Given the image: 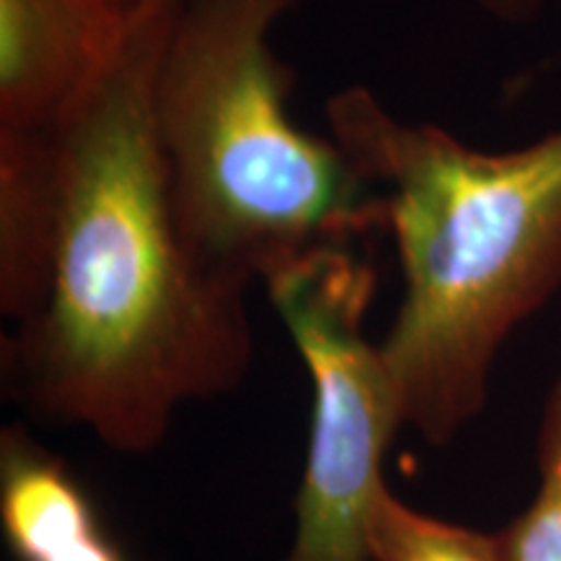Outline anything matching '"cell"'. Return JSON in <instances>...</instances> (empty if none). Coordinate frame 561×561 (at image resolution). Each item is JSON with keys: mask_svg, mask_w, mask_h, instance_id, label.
Masks as SVG:
<instances>
[{"mask_svg": "<svg viewBox=\"0 0 561 561\" xmlns=\"http://www.w3.org/2000/svg\"><path fill=\"white\" fill-rule=\"evenodd\" d=\"M174 9L140 19L128 53L58 136L60 198L39 310L3 341L13 401L149 453L182 405L248 375V289L187 248L172 210L151 76Z\"/></svg>", "mask_w": 561, "mask_h": 561, "instance_id": "1", "label": "cell"}, {"mask_svg": "<svg viewBox=\"0 0 561 561\" xmlns=\"http://www.w3.org/2000/svg\"><path fill=\"white\" fill-rule=\"evenodd\" d=\"M385 203L403 299L385 339L403 426L447 445L479 416L496 356L561 289V128L507 151L409 121L375 91L325 104Z\"/></svg>", "mask_w": 561, "mask_h": 561, "instance_id": "2", "label": "cell"}, {"mask_svg": "<svg viewBox=\"0 0 561 561\" xmlns=\"http://www.w3.org/2000/svg\"><path fill=\"white\" fill-rule=\"evenodd\" d=\"M299 0H185L151 76V123L178 227L198 261L250 289L278 265L385 227L343 146L289 112L273 30Z\"/></svg>", "mask_w": 561, "mask_h": 561, "instance_id": "3", "label": "cell"}, {"mask_svg": "<svg viewBox=\"0 0 561 561\" xmlns=\"http://www.w3.org/2000/svg\"><path fill=\"white\" fill-rule=\"evenodd\" d=\"M263 284L312 382L297 530L284 561H371L369 515L403 426L382 346L367 335L375 268L351 244H333L291 257Z\"/></svg>", "mask_w": 561, "mask_h": 561, "instance_id": "4", "label": "cell"}, {"mask_svg": "<svg viewBox=\"0 0 561 561\" xmlns=\"http://www.w3.org/2000/svg\"><path fill=\"white\" fill-rule=\"evenodd\" d=\"M133 0H0V130L60 133L128 53Z\"/></svg>", "mask_w": 561, "mask_h": 561, "instance_id": "5", "label": "cell"}, {"mask_svg": "<svg viewBox=\"0 0 561 561\" xmlns=\"http://www.w3.org/2000/svg\"><path fill=\"white\" fill-rule=\"evenodd\" d=\"M0 525L16 561H128L79 479L19 426L0 439Z\"/></svg>", "mask_w": 561, "mask_h": 561, "instance_id": "6", "label": "cell"}, {"mask_svg": "<svg viewBox=\"0 0 561 561\" xmlns=\"http://www.w3.org/2000/svg\"><path fill=\"white\" fill-rule=\"evenodd\" d=\"M60 133L0 130V310L16 325L50 278L60 198Z\"/></svg>", "mask_w": 561, "mask_h": 561, "instance_id": "7", "label": "cell"}, {"mask_svg": "<svg viewBox=\"0 0 561 561\" xmlns=\"http://www.w3.org/2000/svg\"><path fill=\"white\" fill-rule=\"evenodd\" d=\"M371 561H507L500 533H481L413 510L385 486L367 525Z\"/></svg>", "mask_w": 561, "mask_h": 561, "instance_id": "8", "label": "cell"}, {"mask_svg": "<svg viewBox=\"0 0 561 561\" xmlns=\"http://www.w3.org/2000/svg\"><path fill=\"white\" fill-rule=\"evenodd\" d=\"M536 455V494L500 533L507 561H561V377L546 398Z\"/></svg>", "mask_w": 561, "mask_h": 561, "instance_id": "9", "label": "cell"}, {"mask_svg": "<svg viewBox=\"0 0 561 561\" xmlns=\"http://www.w3.org/2000/svg\"><path fill=\"white\" fill-rule=\"evenodd\" d=\"M543 3L546 0H473L476 9L486 13L489 19L510 26L528 24L541 13Z\"/></svg>", "mask_w": 561, "mask_h": 561, "instance_id": "10", "label": "cell"}, {"mask_svg": "<svg viewBox=\"0 0 561 561\" xmlns=\"http://www.w3.org/2000/svg\"><path fill=\"white\" fill-rule=\"evenodd\" d=\"M140 11H157V9H174V5H182L185 0H133Z\"/></svg>", "mask_w": 561, "mask_h": 561, "instance_id": "11", "label": "cell"}]
</instances>
